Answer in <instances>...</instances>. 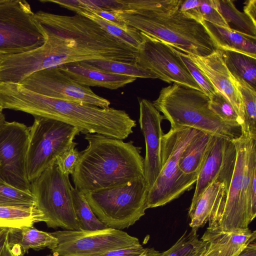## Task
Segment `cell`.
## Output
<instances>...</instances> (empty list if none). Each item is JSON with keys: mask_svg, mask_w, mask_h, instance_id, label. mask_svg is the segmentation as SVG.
<instances>
[{"mask_svg": "<svg viewBox=\"0 0 256 256\" xmlns=\"http://www.w3.org/2000/svg\"><path fill=\"white\" fill-rule=\"evenodd\" d=\"M50 233L57 239L56 244L50 248L56 256H96L140 244L136 237L110 228L97 230H66Z\"/></svg>", "mask_w": 256, "mask_h": 256, "instance_id": "obj_12", "label": "cell"}, {"mask_svg": "<svg viewBox=\"0 0 256 256\" xmlns=\"http://www.w3.org/2000/svg\"><path fill=\"white\" fill-rule=\"evenodd\" d=\"M8 229L0 228V254L7 242Z\"/></svg>", "mask_w": 256, "mask_h": 256, "instance_id": "obj_43", "label": "cell"}, {"mask_svg": "<svg viewBox=\"0 0 256 256\" xmlns=\"http://www.w3.org/2000/svg\"><path fill=\"white\" fill-rule=\"evenodd\" d=\"M146 250L141 244L128 248L114 250L96 256H141Z\"/></svg>", "mask_w": 256, "mask_h": 256, "instance_id": "obj_39", "label": "cell"}, {"mask_svg": "<svg viewBox=\"0 0 256 256\" xmlns=\"http://www.w3.org/2000/svg\"><path fill=\"white\" fill-rule=\"evenodd\" d=\"M188 55L208 78L216 91L223 95L232 104L242 120L243 126L244 112L240 94L232 76L224 64L219 50L204 57Z\"/></svg>", "mask_w": 256, "mask_h": 256, "instance_id": "obj_18", "label": "cell"}, {"mask_svg": "<svg viewBox=\"0 0 256 256\" xmlns=\"http://www.w3.org/2000/svg\"><path fill=\"white\" fill-rule=\"evenodd\" d=\"M34 18L45 36L52 68L94 60L134 62L136 50L86 17L40 10L34 13Z\"/></svg>", "mask_w": 256, "mask_h": 256, "instance_id": "obj_1", "label": "cell"}, {"mask_svg": "<svg viewBox=\"0 0 256 256\" xmlns=\"http://www.w3.org/2000/svg\"><path fill=\"white\" fill-rule=\"evenodd\" d=\"M198 11L201 22L205 20L220 26L229 28L227 23L217 10L214 0H201Z\"/></svg>", "mask_w": 256, "mask_h": 256, "instance_id": "obj_37", "label": "cell"}, {"mask_svg": "<svg viewBox=\"0 0 256 256\" xmlns=\"http://www.w3.org/2000/svg\"><path fill=\"white\" fill-rule=\"evenodd\" d=\"M200 132L188 127L170 128L161 142L162 168L149 190L146 208L162 206L189 190L196 182L198 174H186L179 167L182 152Z\"/></svg>", "mask_w": 256, "mask_h": 256, "instance_id": "obj_7", "label": "cell"}, {"mask_svg": "<svg viewBox=\"0 0 256 256\" xmlns=\"http://www.w3.org/2000/svg\"><path fill=\"white\" fill-rule=\"evenodd\" d=\"M214 136L200 132L186 146L179 160V167L186 174H198Z\"/></svg>", "mask_w": 256, "mask_h": 256, "instance_id": "obj_24", "label": "cell"}, {"mask_svg": "<svg viewBox=\"0 0 256 256\" xmlns=\"http://www.w3.org/2000/svg\"><path fill=\"white\" fill-rule=\"evenodd\" d=\"M141 256H149L147 252V248H146V252L144 254H143Z\"/></svg>", "mask_w": 256, "mask_h": 256, "instance_id": "obj_45", "label": "cell"}, {"mask_svg": "<svg viewBox=\"0 0 256 256\" xmlns=\"http://www.w3.org/2000/svg\"><path fill=\"white\" fill-rule=\"evenodd\" d=\"M40 222L46 219L36 206H0V228L33 226Z\"/></svg>", "mask_w": 256, "mask_h": 256, "instance_id": "obj_26", "label": "cell"}, {"mask_svg": "<svg viewBox=\"0 0 256 256\" xmlns=\"http://www.w3.org/2000/svg\"><path fill=\"white\" fill-rule=\"evenodd\" d=\"M45 256H56V255H54L52 254H48V255H46Z\"/></svg>", "mask_w": 256, "mask_h": 256, "instance_id": "obj_46", "label": "cell"}, {"mask_svg": "<svg viewBox=\"0 0 256 256\" xmlns=\"http://www.w3.org/2000/svg\"><path fill=\"white\" fill-rule=\"evenodd\" d=\"M29 128L26 168L31 182L70 146L80 132L64 122L40 116H34Z\"/></svg>", "mask_w": 256, "mask_h": 256, "instance_id": "obj_9", "label": "cell"}, {"mask_svg": "<svg viewBox=\"0 0 256 256\" xmlns=\"http://www.w3.org/2000/svg\"><path fill=\"white\" fill-rule=\"evenodd\" d=\"M176 50L190 74L200 86L202 91L208 97L214 93L216 91L208 78L194 62L189 56Z\"/></svg>", "mask_w": 256, "mask_h": 256, "instance_id": "obj_35", "label": "cell"}, {"mask_svg": "<svg viewBox=\"0 0 256 256\" xmlns=\"http://www.w3.org/2000/svg\"><path fill=\"white\" fill-rule=\"evenodd\" d=\"M0 106L2 109L64 122L84 134H97L124 140L136 126V120L125 110L51 98L17 84L0 83Z\"/></svg>", "mask_w": 256, "mask_h": 256, "instance_id": "obj_2", "label": "cell"}, {"mask_svg": "<svg viewBox=\"0 0 256 256\" xmlns=\"http://www.w3.org/2000/svg\"><path fill=\"white\" fill-rule=\"evenodd\" d=\"M5 116L4 114L2 112L0 114V128H1L3 124L5 122Z\"/></svg>", "mask_w": 256, "mask_h": 256, "instance_id": "obj_44", "label": "cell"}, {"mask_svg": "<svg viewBox=\"0 0 256 256\" xmlns=\"http://www.w3.org/2000/svg\"><path fill=\"white\" fill-rule=\"evenodd\" d=\"M228 188L219 181L210 184L201 194L196 202L190 206L188 216L190 226L198 230L208 222L212 228L218 220L226 201Z\"/></svg>", "mask_w": 256, "mask_h": 256, "instance_id": "obj_19", "label": "cell"}, {"mask_svg": "<svg viewBox=\"0 0 256 256\" xmlns=\"http://www.w3.org/2000/svg\"><path fill=\"white\" fill-rule=\"evenodd\" d=\"M30 128L5 121L0 128V178L18 189L31 192L26 168Z\"/></svg>", "mask_w": 256, "mask_h": 256, "instance_id": "obj_13", "label": "cell"}, {"mask_svg": "<svg viewBox=\"0 0 256 256\" xmlns=\"http://www.w3.org/2000/svg\"><path fill=\"white\" fill-rule=\"evenodd\" d=\"M148 191L144 178L140 177L122 185L82 194L101 222L121 230L144 215Z\"/></svg>", "mask_w": 256, "mask_h": 256, "instance_id": "obj_8", "label": "cell"}, {"mask_svg": "<svg viewBox=\"0 0 256 256\" xmlns=\"http://www.w3.org/2000/svg\"><path fill=\"white\" fill-rule=\"evenodd\" d=\"M78 14L94 21L108 34L136 50L142 42V32L134 27L122 28L88 10H82Z\"/></svg>", "mask_w": 256, "mask_h": 256, "instance_id": "obj_30", "label": "cell"}, {"mask_svg": "<svg viewBox=\"0 0 256 256\" xmlns=\"http://www.w3.org/2000/svg\"><path fill=\"white\" fill-rule=\"evenodd\" d=\"M238 256H256V240L248 244Z\"/></svg>", "mask_w": 256, "mask_h": 256, "instance_id": "obj_42", "label": "cell"}, {"mask_svg": "<svg viewBox=\"0 0 256 256\" xmlns=\"http://www.w3.org/2000/svg\"><path fill=\"white\" fill-rule=\"evenodd\" d=\"M139 106L138 121L146 143L144 178L150 190L162 168L161 142L164 134L162 122L164 118L152 102L146 99L140 100Z\"/></svg>", "mask_w": 256, "mask_h": 256, "instance_id": "obj_17", "label": "cell"}, {"mask_svg": "<svg viewBox=\"0 0 256 256\" xmlns=\"http://www.w3.org/2000/svg\"><path fill=\"white\" fill-rule=\"evenodd\" d=\"M244 4V12L256 25V0H247L245 2Z\"/></svg>", "mask_w": 256, "mask_h": 256, "instance_id": "obj_40", "label": "cell"}, {"mask_svg": "<svg viewBox=\"0 0 256 256\" xmlns=\"http://www.w3.org/2000/svg\"><path fill=\"white\" fill-rule=\"evenodd\" d=\"M20 84L30 90L51 98L108 108L110 102L96 94L90 87L81 85L58 67L35 72Z\"/></svg>", "mask_w": 256, "mask_h": 256, "instance_id": "obj_15", "label": "cell"}, {"mask_svg": "<svg viewBox=\"0 0 256 256\" xmlns=\"http://www.w3.org/2000/svg\"><path fill=\"white\" fill-rule=\"evenodd\" d=\"M198 230H186L169 249L160 252L154 248H147L149 256H200L206 246V242L199 239Z\"/></svg>", "mask_w": 256, "mask_h": 256, "instance_id": "obj_27", "label": "cell"}, {"mask_svg": "<svg viewBox=\"0 0 256 256\" xmlns=\"http://www.w3.org/2000/svg\"><path fill=\"white\" fill-rule=\"evenodd\" d=\"M88 11L90 12L108 22L122 28H128L130 27V26H128L126 22L120 17V16L117 14L116 11L100 10Z\"/></svg>", "mask_w": 256, "mask_h": 256, "instance_id": "obj_38", "label": "cell"}, {"mask_svg": "<svg viewBox=\"0 0 256 256\" xmlns=\"http://www.w3.org/2000/svg\"><path fill=\"white\" fill-rule=\"evenodd\" d=\"M78 84L116 90L134 82L133 76L112 74L96 68L84 62H75L57 66Z\"/></svg>", "mask_w": 256, "mask_h": 256, "instance_id": "obj_20", "label": "cell"}, {"mask_svg": "<svg viewBox=\"0 0 256 256\" xmlns=\"http://www.w3.org/2000/svg\"><path fill=\"white\" fill-rule=\"evenodd\" d=\"M56 242L57 239L50 232L38 230L33 226L8 229L7 244L10 247H17L24 254L30 249L38 250L46 248H50Z\"/></svg>", "mask_w": 256, "mask_h": 256, "instance_id": "obj_23", "label": "cell"}, {"mask_svg": "<svg viewBox=\"0 0 256 256\" xmlns=\"http://www.w3.org/2000/svg\"><path fill=\"white\" fill-rule=\"evenodd\" d=\"M218 49L230 73L256 90V58L238 52Z\"/></svg>", "mask_w": 256, "mask_h": 256, "instance_id": "obj_25", "label": "cell"}, {"mask_svg": "<svg viewBox=\"0 0 256 256\" xmlns=\"http://www.w3.org/2000/svg\"><path fill=\"white\" fill-rule=\"evenodd\" d=\"M84 138L88 144L80 152L72 174L76 189L91 192L144 177L142 148L133 141L124 142L97 134H86Z\"/></svg>", "mask_w": 256, "mask_h": 256, "instance_id": "obj_3", "label": "cell"}, {"mask_svg": "<svg viewBox=\"0 0 256 256\" xmlns=\"http://www.w3.org/2000/svg\"><path fill=\"white\" fill-rule=\"evenodd\" d=\"M71 194L80 230H97L108 228L94 214L82 192L72 186Z\"/></svg>", "mask_w": 256, "mask_h": 256, "instance_id": "obj_31", "label": "cell"}, {"mask_svg": "<svg viewBox=\"0 0 256 256\" xmlns=\"http://www.w3.org/2000/svg\"><path fill=\"white\" fill-rule=\"evenodd\" d=\"M141 32L143 41L135 54L136 64L154 72L160 80L168 83L173 82L202 91L176 48Z\"/></svg>", "mask_w": 256, "mask_h": 256, "instance_id": "obj_14", "label": "cell"}, {"mask_svg": "<svg viewBox=\"0 0 256 256\" xmlns=\"http://www.w3.org/2000/svg\"><path fill=\"white\" fill-rule=\"evenodd\" d=\"M202 22L218 48L238 52L256 58V38L205 20Z\"/></svg>", "mask_w": 256, "mask_h": 256, "instance_id": "obj_22", "label": "cell"}, {"mask_svg": "<svg viewBox=\"0 0 256 256\" xmlns=\"http://www.w3.org/2000/svg\"><path fill=\"white\" fill-rule=\"evenodd\" d=\"M92 67L112 74L140 78H158L154 72L140 66L134 62H125L106 60L84 61Z\"/></svg>", "mask_w": 256, "mask_h": 256, "instance_id": "obj_32", "label": "cell"}, {"mask_svg": "<svg viewBox=\"0 0 256 256\" xmlns=\"http://www.w3.org/2000/svg\"><path fill=\"white\" fill-rule=\"evenodd\" d=\"M30 185L36 207L44 214L48 227L80 230L73 208L69 176L62 174L56 162Z\"/></svg>", "mask_w": 256, "mask_h": 256, "instance_id": "obj_10", "label": "cell"}, {"mask_svg": "<svg viewBox=\"0 0 256 256\" xmlns=\"http://www.w3.org/2000/svg\"><path fill=\"white\" fill-rule=\"evenodd\" d=\"M232 142L236 150L234 172L221 214L210 229L224 232L245 230L255 218L252 208L250 182L256 170V140L242 134Z\"/></svg>", "mask_w": 256, "mask_h": 256, "instance_id": "obj_6", "label": "cell"}, {"mask_svg": "<svg viewBox=\"0 0 256 256\" xmlns=\"http://www.w3.org/2000/svg\"><path fill=\"white\" fill-rule=\"evenodd\" d=\"M236 150L232 140L214 136L204 163L198 175L190 206H192L208 186L215 180L224 183L228 190L234 172Z\"/></svg>", "mask_w": 256, "mask_h": 256, "instance_id": "obj_16", "label": "cell"}, {"mask_svg": "<svg viewBox=\"0 0 256 256\" xmlns=\"http://www.w3.org/2000/svg\"><path fill=\"white\" fill-rule=\"evenodd\" d=\"M152 104L170 128H191L230 140L242 134L241 126L222 120L211 110L210 98L202 91L174 83L162 88Z\"/></svg>", "mask_w": 256, "mask_h": 256, "instance_id": "obj_5", "label": "cell"}, {"mask_svg": "<svg viewBox=\"0 0 256 256\" xmlns=\"http://www.w3.org/2000/svg\"><path fill=\"white\" fill-rule=\"evenodd\" d=\"M3 0H0V2H2Z\"/></svg>", "mask_w": 256, "mask_h": 256, "instance_id": "obj_48", "label": "cell"}, {"mask_svg": "<svg viewBox=\"0 0 256 256\" xmlns=\"http://www.w3.org/2000/svg\"><path fill=\"white\" fill-rule=\"evenodd\" d=\"M34 15L24 0L0 2V54L26 52L44 43L45 36Z\"/></svg>", "mask_w": 256, "mask_h": 256, "instance_id": "obj_11", "label": "cell"}, {"mask_svg": "<svg viewBox=\"0 0 256 256\" xmlns=\"http://www.w3.org/2000/svg\"><path fill=\"white\" fill-rule=\"evenodd\" d=\"M0 206H36V203L32 192L18 189L0 178Z\"/></svg>", "mask_w": 256, "mask_h": 256, "instance_id": "obj_33", "label": "cell"}, {"mask_svg": "<svg viewBox=\"0 0 256 256\" xmlns=\"http://www.w3.org/2000/svg\"><path fill=\"white\" fill-rule=\"evenodd\" d=\"M78 143L74 142L70 146L61 154L56 159V163L62 174L69 176L72 174L78 162L80 152L76 146Z\"/></svg>", "mask_w": 256, "mask_h": 256, "instance_id": "obj_36", "label": "cell"}, {"mask_svg": "<svg viewBox=\"0 0 256 256\" xmlns=\"http://www.w3.org/2000/svg\"><path fill=\"white\" fill-rule=\"evenodd\" d=\"M214 5L229 28L256 38V25L244 12L239 11L230 0H214Z\"/></svg>", "mask_w": 256, "mask_h": 256, "instance_id": "obj_28", "label": "cell"}, {"mask_svg": "<svg viewBox=\"0 0 256 256\" xmlns=\"http://www.w3.org/2000/svg\"><path fill=\"white\" fill-rule=\"evenodd\" d=\"M20 250L15 246L10 247L6 243L2 250L0 256H24Z\"/></svg>", "mask_w": 256, "mask_h": 256, "instance_id": "obj_41", "label": "cell"}, {"mask_svg": "<svg viewBox=\"0 0 256 256\" xmlns=\"http://www.w3.org/2000/svg\"><path fill=\"white\" fill-rule=\"evenodd\" d=\"M210 108L222 120L242 126L243 122L230 102L220 93L216 91L209 96Z\"/></svg>", "mask_w": 256, "mask_h": 256, "instance_id": "obj_34", "label": "cell"}, {"mask_svg": "<svg viewBox=\"0 0 256 256\" xmlns=\"http://www.w3.org/2000/svg\"><path fill=\"white\" fill-rule=\"evenodd\" d=\"M182 2L163 10L116 12L128 26L188 54L204 57L214 52L216 44L202 22L180 10Z\"/></svg>", "mask_w": 256, "mask_h": 256, "instance_id": "obj_4", "label": "cell"}, {"mask_svg": "<svg viewBox=\"0 0 256 256\" xmlns=\"http://www.w3.org/2000/svg\"><path fill=\"white\" fill-rule=\"evenodd\" d=\"M256 238V231L250 229L224 232L207 228L200 238L206 242V248L200 256H238Z\"/></svg>", "mask_w": 256, "mask_h": 256, "instance_id": "obj_21", "label": "cell"}, {"mask_svg": "<svg viewBox=\"0 0 256 256\" xmlns=\"http://www.w3.org/2000/svg\"><path fill=\"white\" fill-rule=\"evenodd\" d=\"M232 76L243 104L244 121L242 133L256 140V90L242 79Z\"/></svg>", "mask_w": 256, "mask_h": 256, "instance_id": "obj_29", "label": "cell"}, {"mask_svg": "<svg viewBox=\"0 0 256 256\" xmlns=\"http://www.w3.org/2000/svg\"><path fill=\"white\" fill-rule=\"evenodd\" d=\"M2 108L1 107V106H0V114L2 112Z\"/></svg>", "mask_w": 256, "mask_h": 256, "instance_id": "obj_47", "label": "cell"}]
</instances>
